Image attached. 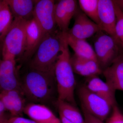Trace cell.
<instances>
[{
	"label": "cell",
	"instance_id": "6da1fadb",
	"mask_svg": "<svg viewBox=\"0 0 123 123\" xmlns=\"http://www.w3.org/2000/svg\"><path fill=\"white\" fill-rule=\"evenodd\" d=\"M55 81V71L30 68L21 82V90L25 98L32 103L43 104L52 97Z\"/></svg>",
	"mask_w": 123,
	"mask_h": 123
},
{
	"label": "cell",
	"instance_id": "7a4b0ae2",
	"mask_svg": "<svg viewBox=\"0 0 123 123\" xmlns=\"http://www.w3.org/2000/svg\"><path fill=\"white\" fill-rule=\"evenodd\" d=\"M64 37L63 47L55 67L58 100L76 106L75 90L76 82L71 62L69 46Z\"/></svg>",
	"mask_w": 123,
	"mask_h": 123
},
{
	"label": "cell",
	"instance_id": "3957f363",
	"mask_svg": "<svg viewBox=\"0 0 123 123\" xmlns=\"http://www.w3.org/2000/svg\"><path fill=\"white\" fill-rule=\"evenodd\" d=\"M63 33L56 31L45 35L34 55L30 60V68L54 71L55 64L63 47Z\"/></svg>",
	"mask_w": 123,
	"mask_h": 123
},
{
	"label": "cell",
	"instance_id": "277c9868",
	"mask_svg": "<svg viewBox=\"0 0 123 123\" xmlns=\"http://www.w3.org/2000/svg\"><path fill=\"white\" fill-rule=\"evenodd\" d=\"M93 43L97 61L103 71L123 55V47L118 39L102 31L95 34Z\"/></svg>",
	"mask_w": 123,
	"mask_h": 123
},
{
	"label": "cell",
	"instance_id": "5b68a950",
	"mask_svg": "<svg viewBox=\"0 0 123 123\" xmlns=\"http://www.w3.org/2000/svg\"><path fill=\"white\" fill-rule=\"evenodd\" d=\"M27 21L16 18L2 43V59L22 57L25 49V28Z\"/></svg>",
	"mask_w": 123,
	"mask_h": 123
},
{
	"label": "cell",
	"instance_id": "8992f818",
	"mask_svg": "<svg viewBox=\"0 0 123 123\" xmlns=\"http://www.w3.org/2000/svg\"><path fill=\"white\" fill-rule=\"evenodd\" d=\"M78 96L81 107L90 114L103 121L108 118L112 107L105 99L91 92L85 85L79 88Z\"/></svg>",
	"mask_w": 123,
	"mask_h": 123
},
{
	"label": "cell",
	"instance_id": "52a82bcc",
	"mask_svg": "<svg viewBox=\"0 0 123 123\" xmlns=\"http://www.w3.org/2000/svg\"><path fill=\"white\" fill-rule=\"evenodd\" d=\"M55 3L52 0H35L33 18L45 34L56 31L55 17Z\"/></svg>",
	"mask_w": 123,
	"mask_h": 123
},
{
	"label": "cell",
	"instance_id": "ba28073f",
	"mask_svg": "<svg viewBox=\"0 0 123 123\" xmlns=\"http://www.w3.org/2000/svg\"><path fill=\"white\" fill-rule=\"evenodd\" d=\"M45 35L34 18L27 21L25 28V49L22 57L23 60L26 61L31 59Z\"/></svg>",
	"mask_w": 123,
	"mask_h": 123
},
{
	"label": "cell",
	"instance_id": "9c48e42d",
	"mask_svg": "<svg viewBox=\"0 0 123 123\" xmlns=\"http://www.w3.org/2000/svg\"><path fill=\"white\" fill-rule=\"evenodd\" d=\"M98 14L101 31L118 39L116 34L117 17L113 0H99Z\"/></svg>",
	"mask_w": 123,
	"mask_h": 123
},
{
	"label": "cell",
	"instance_id": "30bf717a",
	"mask_svg": "<svg viewBox=\"0 0 123 123\" xmlns=\"http://www.w3.org/2000/svg\"><path fill=\"white\" fill-rule=\"evenodd\" d=\"M15 59H2L0 62V88L1 91L19 90L21 91V81L16 73Z\"/></svg>",
	"mask_w": 123,
	"mask_h": 123
},
{
	"label": "cell",
	"instance_id": "8fae6325",
	"mask_svg": "<svg viewBox=\"0 0 123 123\" xmlns=\"http://www.w3.org/2000/svg\"><path fill=\"white\" fill-rule=\"evenodd\" d=\"M74 23L68 32L75 37L86 39L101 31L99 26L78 9L74 17Z\"/></svg>",
	"mask_w": 123,
	"mask_h": 123
},
{
	"label": "cell",
	"instance_id": "7c38bea8",
	"mask_svg": "<svg viewBox=\"0 0 123 123\" xmlns=\"http://www.w3.org/2000/svg\"><path fill=\"white\" fill-rule=\"evenodd\" d=\"M78 9L77 1L75 0H61L55 4V20L60 31H68L70 21Z\"/></svg>",
	"mask_w": 123,
	"mask_h": 123
},
{
	"label": "cell",
	"instance_id": "4fadbf2b",
	"mask_svg": "<svg viewBox=\"0 0 123 123\" xmlns=\"http://www.w3.org/2000/svg\"><path fill=\"white\" fill-rule=\"evenodd\" d=\"M25 97L21 91H1L0 101L12 117H21L26 105Z\"/></svg>",
	"mask_w": 123,
	"mask_h": 123
},
{
	"label": "cell",
	"instance_id": "5bb4252c",
	"mask_svg": "<svg viewBox=\"0 0 123 123\" xmlns=\"http://www.w3.org/2000/svg\"><path fill=\"white\" fill-rule=\"evenodd\" d=\"M24 113L36 123H61L60 118L43 104H28L26 105Z\"/></svg>",
	"mask_w": 123,
	"mask_h": 123
},
{
	"label": "cell",
	"instance_id": "9a60e30c",
	"mask_svg": "<svg viewBox=\"0 0 123 123\" xmlns=\"http://www.w3.org/2000/svg\"><path fill=\"white\" fill-rule=\"evenodd\" d=\"M88 78L85 86L88 90L105 99L112 107L117 105L115 95L116 91L109 84L104 81L98 76Z\"/></svg>",
	"mask_w": 123,
	"mask_h": 123
},
{
	"label": "cell",
	"instance_id": "2e32d148",
	"mask_svg": "<svg viewBox=\"0 0 123 123\" xmlns=\"http://www.w3.org/2000/svg\"><path fill=\"white\" fill-rule=\"evenodd\" d=\"M71 62L74 73L83 76L90 77L102 73L97 60L80 57L75 54L71 56Z\"/></svg>",
	"mask_w": 123,
	"mask_h": 123
},
{
	"label": "cell",
	"instance_id": "e0dca14e",
	"mask_svg": "<svg viewBox=\"0 0 123 123\" xmlns=\"http://www.w3.org/2000/svg\"><path fill=\"white\" fill-rule=\"evenodd\" d=\"M106 82L115 90L123 91V55L103 71Z\"/></svg>",
	"mask_w": 123,
	"mask_h": 123
},
{
	"label": "cell",
	"instance_id": "ac0fdd59",
	"mask_svg": "<svg viewBox=\"0 0 123 123\" xmlns=\"http://www.w3.org/2000/svg\"><path fill=\"white\" fill-rule=\"evenodd\" d=\"M69 46L80 57L97 60L94 49L85 39L74 37L68 32H62Z\"/></svg>",
	"mask_w": 123,
	"mask_h": 123
},
{
	"label": "cell",
	"instance_id": "d6986e66",
	"mask_svg": "<svg viewBox=\"0 0 123 123\" xmlns=\"http://www.w3.org/2000/svg\"><path fill=\"white\" fill-rule=\"evenodd\" d=\"M14 18H19L28 21L33 18L35 0H6Z\"/></svg>",
	"mask_w": 123,
	"mask_h": 123
},
{
	"label": "cell",
	"instance_id": "ffe728a7",
	"mask_svg": "<svg viewBox=\"0 0 123 123\" xmlns=\"http://www.w3.org/2000/svg\"><path fill=\"white\" fill-rule=\"evenodd\" d=\"M56 106L59 114L74 123H84V116L76 106L65 101L57 100Z\"/></svg>",
	"mask_w": 123,
	"mask_h": 123
},
{
	"label": "cell",
	"instance_id": "44dd1931",
	"mask_svg": "<svg viewBox=\"0 0 123 123\" xmlns=\"http://www.w3.org/2000/svg\"><path fill=\"white\" fill-rule=\"evenodd\" d=\"M14 17L6 0L0 1V39L3 42L12 26Z\"/></svg>",
	"mask_w": 123,
	"mask_h": 123
},
{
	"label": "cell",
	"instance_id": "7402d4cb",
	"mask_svg": "<svg viewBox=\"0 0 123 123\" xmlns=\"http://www.w3.org/2000/svg\"><path fill=\"white\" fill-rule=\"evenodd\" d=\"M99 0H79V8L88 18L99 25L98 6Z\"/></svg>",
	"mask_w": 123,
	"mask_h": 123
},
{
	"label": "cell",
	"instance_id": "603a6c76",
	"mask_svg": "<svg viewBox=\"0 0 123 123\" xmlns=\"http://www.w3.org/2000/svg\"><path fill=\"white\" fill-rule=\"evenodd\" d=\"M114 4L117 17L116 34L123 47V14L118 6L115 3Z\"/></svg>",
	"mask_w": 123,
	"mask_h": 123
},
{
	"label": "cell",
	"instance_id": "cb8c5ba5",
	"mask_svg": "<svg viewBox=\"0 0 123 123\" xmlns=\"http://www.w3.org/2000/svg\"><path fill=\"white\" fill-rule=\"evenodd\" d=\"M106 123H123V114L117 105L112 107L111 115Z\"/></svg>",
	"mask_w": 123,
	"mask_h": 123
},
{
	"label": "cell",
	"instance_id": "d4e9b609",
	"mask_svg": "<svg viewBox=\"0 0 123 123\" xmlns=\"http://www.w3.org/2000/svg\"><path fill=\"white\" fill-rule=\"evenodd\" d=\"M84 116V123H104L103 121L94 116L81 107Z\"/></svg>",
	"mask_w": 123,
	"mask_h": 123
},
{
	"label": "cell",
	"instance_id": "484cf974",
	"mask_svg": "<svg viewBox=\"0 0 123 123\" xmlns=\"http://www.w3.org/2000/svg\"><path fill=\"white\" fill-rule=\"evenodd\" d=\"M2 121H4L5 123H36L31 119L25 118L22 117H12L8 119H4Z\"/></svg>",
	"mask_w": 123,
	"mask_h": 123
},
{
	"label": "cell",
	"instance_id": "4316f807",
	"mask_svg": "<svg viewBox=\"0 0 123 123\" xmlns=\"http://www.w3.org/2000/svg\"><path fill=\"white\" fill-rule=\"evenodd\" d=\"M7 111L2 101H0V121L4 119V116L5 111Z\"/></svg>",
	"mask_w": 123,
	"mask_h": 123
},
{
	"label": "cell",
	"instance_id": "83f0119b",
	"mask_svg": "<svg viewBox=\"0 0 123 123\" xmlns=\"http://www.w3.org/2000/svg\"><path fill=\"white\" fill-rule=\"evenodd\" d=\"M113 1L123 14V0H114Z\"/></svg>",
	"mask_w": 123,
	"mask_h": 123
},
{
	"label": "cell",
	"instance_id": "f1b7e54d",
	"mask_svg": "<svg viewBox=\"0 0 123 123\" xmlns=\"http://www.w3.org/2000/svg\"><path fill=\"white\" fill-rule=\"evenodd\" d=\"M59 118L61 123H74L68 120L61 115L59 114Z\"/></svg>",
	"mask_w": 123,
	"mask_h": 123
},
{
	"label": "cell",
	"instance_id": "f546056e",
	"mask_svg": "<svg viewBox=\"0 0 123 123\" xmlns=\"http://www.w3.org/2000/svg\"><path fill=\"white\" fill-rule=\"evenodd\" d=\"M0 123H5L4 121H0Z\"/></svg>",
	"mask_w": 123,
	"mask_h": 123
}]
</instances>
